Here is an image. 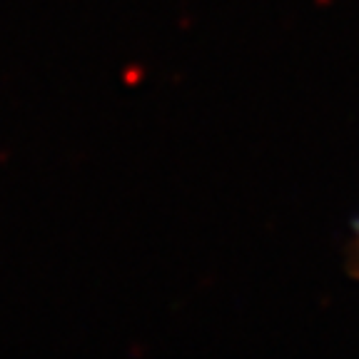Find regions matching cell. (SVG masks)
I'll return each mask as SVG.
<instances>
[{
  "instance_id": "1",
  "label": "cell",
  "mask_w": 359,
  "mask_h": 359,
  "mask_svg": "<svg viewBox=\"0 0 359 359\" xmlns=\"http://www.w3.org/2000/svg\"><path fill=\"white\" fill-rule=\"evenodd\" d=\"M347 259H349V272L359 280V222L354 224L352 240H349V250H347Z\"/></svg>"
}]
</instances>
